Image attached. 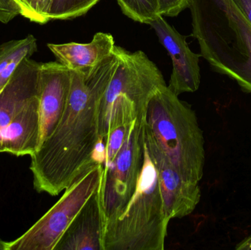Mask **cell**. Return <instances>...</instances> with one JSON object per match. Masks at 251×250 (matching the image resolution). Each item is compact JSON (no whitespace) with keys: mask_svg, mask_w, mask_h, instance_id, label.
<instances>
[{"mask_svg":"<svg viewBox=\"0 0 251 250\" xmlns=\"http://www.w3.org/2000/svg\"><path fill=\"white\" fill-rule=\"evenodd\" d=\"M117 61L113 51L94 67L71 70L70 91L61 119L30 156L29 168L37 192L57 196L99 164L100 104Z\"/></svg>","mask_w":251,"mask_h":250,"instance_id":"cell-1","label":"cell"},{"mask_svg":"<svg viewBox=\"0 0 251 250\" xmlns=\"http://www.w3.org/2000/svg\"><path fill=\"white\" fill-rule=\"evenodd\" d=\"M193 36L218 73L251 92V24L232 0H190Z\"/></svg>","mask_w":251,"mask_h":250,"instance_id":"cell-2","label":"cell"},{"mask_svg":"<svg viewBox=\"0 0 251 250\" xmlns=\"http://www.w3.org/2000/svg\"><path fill=\"white\" fill-rule=\"evenodd\" d=\"M145 129L178 174L199 183L205 164L204 138L194 110L166 85L151 97L143 119Z\"/></svg>","mask_w":251,"mask_h":250,"instance_id":"cell-3","label":"cell"},{"mask_svg":"<svg viewBox=\"0 0 251 250\" xmlns=\"http://www.w3.org/2000/svg\"><path fill=\"white\" fill-rule=\"evenodd\" d=\"M169 222L157 172L145 146L135 192L123 212L103 226L102 250H165Z\"/></svg>","mask_w":251,"mask_h":250,"instance_id":"cell-4","label":"cell"},{"mask_svg":"<svg viewBox=\"0 0 251 250\" xmlns=\"http://www.w3.org/2000/svg\"><path fill=\"white\" fill-rule=\"evenodd\" d=\"M118 61L101 99L99 116L100 140L112 131L143 118L155 91L166 85L157 66L143 51L130 52L115 45Z\"/></svg>","mask_w":251,"mask_h":250,"instance_id":"cell-5","label":"cell"},{"mask_svg":"<svg viewBox=\"0 0 251 250\" xmlns=\"http://www.w3.org/2000/svg\"><path fill=\"white\" fill-rule=\"evenodd\" d=\"M102 164H96L65 189L60 199L7 250H54L87 201L98 190Z\"/></svg>","mask_w":251,"mask_h":250,"instance_id":"cell-6","label":"cell"},{"mask_svg":"<svg viewBox=\"0 0 251 250\" xmlns=\"http://www.w3.org/2000/svg\"><path fill=\"white\" fill-rule=\"evenodd\" d=\"M143 119L130 125L117 157L102 166L98 194L103 226L123 212L135 192L144 162Z\"/></svg>","mask_w":251,"mask_h":250,"instance_id":"cell-7","label":"cell"},{"mask_svg":"<svg viewBox=\"0 0 251 250\" xmlns=\"http://www.w3.org/2000/svg\"><path fill=\"white\" fill-rule=\"evenodd\" d=\"M145 146L157 172L158 182L168 220L191 214L201 201L199 183L184 180L158 148L143 125Z\"/></svg>","mask_w":251,"mask_h":250,"instance_id":"cell-8","label":"cell"},{"mask_svg":"<svg viewBox=\"0 0 251 250\" xmlns=\"http://www.w3.org/2000/svg\"><path fill=\"white\" fill-rule=\"evenodd\" d=\"M149 24L154 29L159 42L172 60L169 89L178 96L183 92L197 91L201 82L199 58L201 54L193 52L186 41V36L181 35L161 15H156Z\"/></svg>","mask_w":251,"mask_h":250,"instance_id":"cell-9","label":"cell"},{"mask_svg":"<svg viewBox=\"0 0 251 250\" xmlns=\"http://www.w3.org/2000/svg\"><path fill=\"white\" fill-rule=\"evenodd\" d=\"M71 79V70L58 61L41 63L38 85L39 147L52 134L61 119L69 98Z\"/></svg>","mask_w":251,"mask_h":250,"instance_id":"cell-10","label":"cell"},{"mask_svg":"<svg viewBox=\"0 0 251 250\" xmlns=\"http://www.w3.org/2000/svg\"><path fill=\"white\" fill-rule=\"evenodd\" d=\"M41 63L25 58L0 92V135L38 96Z\"/></svg>","mask_w":251,"mask_h":250,"instance_id":"cell-11","label":"cell"},{"mask_svg":"<svg viewBox=\"0 0 251 250\" xmlns=\"http://www.w3.org/2000/svg\"><path fill=\"white\" fill-rule=\"evenodd\" d=\"M102 227L97 190L78 213L54 250H102Z\"/></svg>","mask_w":251,"mask_h":250,"instance_id":"cell-12","label":"cell"},{"mask_svg":"<svg viewBox=\"0 0 251 250\" xmlns=\"http://www.w3.org/2000/svg\"><path fill=\"white\" fill-rule=\"evenodd\" d=\"M38 96L32 100L0 135V153L32 156L39 147Z\"/></svg>","mask_w":251,"mask_h":250,"instance_id":"cell-13","label":"cell"},{"mask_svg":"<svg viewBox=\"0 0 251 250\" xmlns=\"http://www.w3.org/2000/svg\"><path fill=\"white\" fill-rule=\"evenodd\" d=\"M115 45L113 35L104 32L95 34L88 44H47L57 61L70 70L97 66L113 54Z\"/></svg>","mask_w":251,"mask_h":250,"instance_id":"cell-14","label":"cell"},{"mask_svg":"<svg viewBox=\"0 0 251 250\" xmlns=\"http://www.w3.org/2000/svg\"><path fill=\"white\" fill-rule=\"evenodd\" d=\"M37 49L36 39L32 35L13 40L0 45V92L25 58L30 57Z\"/></svg>","mask_w":251,"mask_h":250,"instance_id":"cell-15","label":"cell"},{"mask_svg":"<svg viewBox=\"0 0 251 250\" xmlns=\"http://www.w3.org/2000/svg\"><path fill=\"white\" fill-rule=\"evenodd\" d=\"M100 0H52L50 10L51 20H68L83 16Z\"/></svg>","mask_w":251,"mask_h":250,"instance_id":"cell-16","label":"cell"},{"mask_svg":"<svg viewBox=\"0 0 251 250\" xmlns=\"http://www.w3.org/2000/svg\"><path fill=\"white\" fill-rule=\"evenodd\" d=\"M122 12L129 19L149 24L157 13L156 0H117Z\"/></svg>","mask_w":251,"mask_h":250,"instance_id":"cell-17","label":"cell"},{"mask_svg":"<svg viewBox=\"0 0 251 250\" xmlns=\"http://www.w3.org/2000/svg\"><path fill=\"white\" fill-rule=\"evenodd\" d=\"M52 0H13L19 7L20 15L35 23L50 22V10Z\"/></svg>","mask_w":251,"mask_h":250,"instance_id":"cell-18","label":"cell"},{"mask_svg":"<svg viewBox=\"0 0 251 250\" xmlns=\"http://www.w3.org/2000/svg\"><path fill=\"white\" fill-rule=\"evenodd\" d=\"M131 123L119 126V127L116 128V129L112 131L109 134L105 142H104L105 157H104V162L103 167H105V166H107L110 163L113 162L116 157H117L119 151H120L124 142H125L127 132H128L130 125Z\"/></svg>","mask_w":251,"mask_h":250,"instance_id":"cell-19","label":"cell"},{"mask_svg":"<svg viewBox=\"0 0 251 250\" xmlns=\"http://www.w3.org/2000/svg\"><path fill=\"white\" fill-rule=\"evenodd\" d=\"M190 0H156L157 13L162 16H178L190 5Z\"/></svg>","mask_w":251,"mask_h":250,"instance_id":"cell-20","label":"cell"},{"mask_svg":"<svg viewBox=\"0 0 251 250\" xmlns=\"http://www.w3.org/2000/svg\"><path fill=\"white\" fill-rule=\"evenodd\" d=\"M20 14L13 0H0V22L7 23Z\"/></svg>","mask_w":251,"mask_h":250,"instance_id":"cell-21","label":"cell"},{"mask_svg":"<svg viewBox=\"0 0 251 250\" xmlns=\"http://www.w3.org/2000/svg\"><path fill=\"white\" fill-rule=\"evenodd\" d=\"M232 1L251 24V0H232Z\"/></svg>","mask_w":251,"mask_h":250,"instance_id":"cell-22","label":"cell"},{"mask_svg":"<svg viewBox=\"0 0 251 250\" xmlns=\"http://www.w3.org/2000/svg\"><path fill=\"white\" fill-rule=\"evenodd\" d=\"M236 250H251V236L239 243L236 247Z\"/></svg>","mask_w":251,"mask_h":250,"instance_id":"cell-23","label":"cell"},{"mask_svg":"<svg viewBox=\"0 0 251 250\" xmlns=\"http://www.w3.org/2000/svg\"><path fill=\"white\" fill-rule=\"evenodd\" d=\"M7 242H4V241L0 239V250H7Z\"/></svg>","mask_w":251,"mask_h":250,"instance_id":"cell-24","label":"cell"}]
</instances>
